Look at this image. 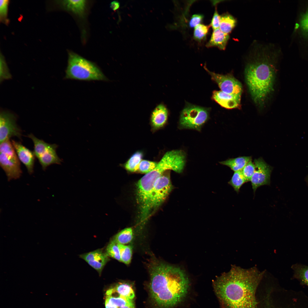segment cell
<instances>
[{
    "mask_svg": "<svg viewBox=\"0 0 308 308\" xmlns=\"http://www.w3.org/2000/svg\"><path fill=\"white\" fill-rule=\"evenodd\" d=\"M9 1L1 0L0 3V19L1 21L5 23H8L7 18Z\"/></svg>",
    "mask_w": 308,
    "mask_h": 308,
    "instance_id": "obj_33",
    "label": "cell"
},
{
    "mask_svg": "<svg viewBox=\"0 0 308 308\" xmlns=\"http://www.w3.org/2000/svg\"><path fill=\"white\" fill-rule=\"evenodd\" d=\"M133 238V230L131 228H125L116 234L113 240L117 244L125 245L130 242Z\"/></svg>",
    "mask_w": 308,
    "mask_h": 308,
    "instance_id": "obj_25",
    "label": "cell"
},
{
    "mask_svg": "<svg viewBox=\"0 0 308 308\" xmlns=\"http://www.w3.org/2000/svg\"><path fill=\"white\" fill-rule=\"evenodd\" d=\"M294 277L308 286V266L296 264L292 265Z\"/></svg>",
    "mask_w": 308,
    "mask_h": 308,
    "instance_id": "obj_23",
    "label": "cell"
},
{
    "mask_svg": "<svg viewBox=\"0 0 308 308\" xmlns=\"http://www.w3.org/2000/svg\"><path fill=\"white\" fill-rule=\"evenodd\" d=\"M204 68L210 75L212 80L215 82L223 92L241 97L242 87L241 83L233 75L228 74L223 75L216 74Z\"/></svg>",
    "mask_w": 308,
    "mask_h": 308,
    "instance_id": "obj_9",
    "label": "cell"
},
{
    "mask_svg": "<svg viewBox=\"0 0 308 308\" xmlns=\"http://www.w3.org/2000/svg\"><path fill=\"white\" fill-rule=\"evenodd\" d=\"M119 308H135L134 303L125 306L119 307Z\"/></svg>",
    "mask_w": 308,
    "mask_h": 308,
    "instance_id": "obj_39",
    "label": "cell"
},
{
    "mask_svg": "<svg viewBox=\"0 0 308 308\" xmlns=\"http://www.w3.org/2000/svg\"><path fill=\"white\" fill-rule=\"evenodd\" d=\"M143 157V152L138 151L134 153L123 164L124 168L128 171L135 172L138 171L139 164Z\"/></svg>",
    "mask_w": 308,
    "mask_h": 308,
    "instance_id": "obj_20",
    "label": "cell"
},
{
    "mask_svg": "<svg viewBox=\"0 0 308 308\" xmlns=\"http://www.w3.org/2000/svg\"><path fill=\"white\" fill-rule=\"evenodd\" d=\"M121 262L126 264L130 263L132 256V248L130 245L118 244Z\"/></svg>",
    "mask_w": 308,
    "mask_h": 308,
    "instance_id": "obj_27",
    "label": "cell"
},
{
    "mask_svg": "<svg viewBox=\"0 0 308 308\" xmlns=\"http://www.w3.org/2000/svg\"><path fill=\"white\" fill-rule=\"evenodd\" d=\"M168 111L163 104L158 105L152 112L150 118L152 129L156 131L163 127L166 124L168 118Z\"/></svg>",
    "mask_w": 308,
    "mask_h": 308,
    "instance_id": "obj_14",
    "label": "cell"
},
{
    "mask_svg": "<svg viewBox=\"0 0 308 308\" xmlns=\"http://www.w3.org/2000/svg\"><path fill=\"white\" fill-rule=\"evenodd\" d=\"M17 117L8 110H2L0 114V143L15 136L21 139V131L16 123Z\"/></svg>",
    "mask_w": 308,
    "mask_h": 308,
    "instance_id": "obj_8",
    "label": "cell"
},
{
    "mask_svg": "<svg viewBox=\"0 0 308 308\" xmlns=\"http://www.w3.org/2000/svg\"><path fill=\"white\" fill-rule=\"evenodd\" d=\"M28 137L31 139L33 142V152L37 158L46 152L52 145V144L47 143L43 140L38 139L32 133L29 134Z\"/></svg>",
    "mask_w": 308,
    "mask_h": 308,
    "instance_id": "obj_21",
    "label": "cell"
},
{
    "mask_svg": "<svg viewBox=\"0 0 308 308\" xmlns=\"http://www.w3.org/2000/svg\"><path fill=\"white\" fill-rule=\"evenodd\" d=\"M58 147V145L55 144H52L49 149L38 158L43 170L52 164H61L62 160L58 157L56 152Z\"/></svg>",
    "mask_w": 308,
    "mask_h": 308,
    "instance_id": "obj_15",
    "label": "cell"
},
{
    "mask_svg": "<svg viewBox=\"0 0 308 308\" xmlns=\"http://www.w3.org/2000/svg\"><path fill=\"white\" fill-rule=\"evenodd\" d=\"M229 38L228 34L223 32L219 28L214 29L206 46L207 47L217 46L221 49L224 50Z\"/></svg>",
    "mask_w": 308,
    "mask_h": 308,
    "instance_id": "obj_16",
    "label": "cell"
},
{
    "mask_svg": "<svg viewBox=\"0 0 308 308\" xmlns=\"http://www.w3.org/2000/svg\"><path fill=\"white\" fill-rule=\"evenodd\" d=\"M105 305L106 308H119L117 307L110 303L106 300H105Z\"/></svg>",
    "mask_w": 308,
    "mask_h": 308,
    "instance_id": "obj_38",
    "label": "cell"
},
{
    "mask_svg": "<svg viewBox=\"0 0 308 308\" xmlns=\"http://www.w3.org/2000/svg\"><path fill=\"white\" fill-rule=\"evenodd\" d=\"M65 79L90 81L108 79L94 63L73 52L69 53Z\"/></svg>",
    "mask_w": 308,
    "mask_h": 308,
    "instance_id": "obj_4",
    "label": "cell"
},
{
    "mask_svg": "<svg viewBox=\"0 0 308 308\" xmlns=\"http://www.w3.org/2000/svg\"><path fill=\"white\" fill-rule=\"evenodd\" d=\"M203 16L200 14H196L193 15L189 22V25L191 27H195L200 24L202 20Z\"/></svg>",
    "mask_w": 308,
    "mask_h": 308,
    "instance_id": "obj_35",
    "label": "cell"
},
{
    "mask_svg": "<svg viewBox=\"0 0 308 308\" xmlns=\"http://www.w3.org/2000/svg\"><path fill=\"white\" fill-rule=\"evenodd\" d=\"M80 257L96 270L100 274L110 260L109 257L101 249L82 254L80 255Z\"/></svg>",
    "mask_w": 308,
    "mask_h": 308,
    "instance_id": "obj_11",
    "label": "cell"
},
{
    "mask_svg": "<svg viewBox=\"0 0 308 308\" xmlns=\"http://www.w3.org/2000/svg\"><path fill=\"white\" fill-rule=\"evenodd\" d=\"M236 20L234 17L229 14L220 16L219 29L223 32L228 34L234 27Z\"/></svg>",
    "mask_w": 308,
    "mask_h": 308,
    "instance_id": "obj_24",
    "label": "cell"
},
{
    "mask_svg": "<svg viewBox=\"0 0 308 308\" xmlns=\"http://www.w3.org/2000/svg\"><path fill=\"white\" fill-rule=\"evenodd\" d=\"M106 294L105 300L118 308L134 303L133 300L127 299L118 293L117 296L114 295L110 289L106 291Z\"/></svg>",
    "mask_w": 308,
    "mask_h": 308,
    "instance_id": "obj_19",
    "label": "cell"
},
{
    "mask_svg": "<svg viewBox=\"0 0 308 308\" xmlns=\"http://www.w3.org/2000/svg\"><path fill=\"white\" fill-rule=\"evenodd\" d=\"M260 52L248 64L245 71L249 92L254 101L258 105L264 103L273 91L275 77L271 54L265 51Z\"/></svg>",
    "mask_w": 308,
    "mask_h": 308,
    "instance_id": "obj_3",
    "label": "cell"
},
{
    "mask_svg": "<svg viewBox=\"0 0 308 308\" xmlns=\"http://www.w3.org/2000/svg\"><path fill=\"white\" fill-rule=\"evenodd\" d=\"M157 163L155 161L142 160L139 164L138 171L146 174L153 170L156 167Z\"/></svg>",
    "mask_w": 308,
    "mask_h": 308,
    "instance_id": "obj_31",
    "label": "cell"
},
{
    "mask_svg": "<svg viewBox=\"0 0 308 308\" xmlns=\"http://www.w3.org/2000/svg\"><path fill=\"white\" fill-rule=\"evenodd\" d=\"M12 75L10 72L4 57L1 54L0 58V81L11 79Z\"/></svg>",
    "mask_w": 308,
    "mask_h": 308,
    "instance_id": "obj_29",
    "label": "cell"
},
{
    "mask_svg": "<svg viewBox=\"0 0 308 308\" xmlns=\"http://www.w3.org/2000/svg\"><path fill=\"white\" fill-rule=\"evenodd\" d=\"M251 160H252L251 157L242 156L230 159L221 162L220 163L228 167L232 170L236 172L242 170L247 163Z\"/></svg>",
    "mask_w": 308,
    "mask_h": 308,
    "instance_id": "obj_18",
    "label": "cell"
},
{
    "mask_svg": "<svg viewBox=\"0 0 308 308\" xmlns=\"http://www.w3.org/2000/svg\"><path fill=\"white\" fill-rule=\"evenodd\" d=\"M209 27L200 24L194 27V37L195 39L200 41L204 39L208 31Z\"/></svg>",
    "mask_w": 308,
    "mask_h": 308,
    "instance_id": "obj_30",
    "label": "cell"
},
{
    "mask_svg": "<svg viewBox=\"0 0 308 308\" xmlns=\"http://www.w3.org/2000/svg\"><path fill=\"white\" fill-rule=\"evenodd\" d=\"M151 297L161 308H170L181 302L189 288V279L179 268L155 262L149 268Z\"/></svg>",
    "mask_w": 308,
    "mask_h": 308,
    "instance_id": "obj_2",
    "label": "cell"
},
{
    "mask_svg": "<svg viewBox=\"0 0 308 308\" xmlns=\"http://www.w3.org/2000/svg\"><path fill=\"white\" fill-rule=\"evenodd\" d=\"M255 169L250 181L254 193L262 186L270 185L272 167L262 158L254 160Z\"/></svg>",
    "mask_w": 308,
    "mask_h": 308,
    "instance_id": "obj_10",
    "label": "cell"
},
{
    "mask_svg": "<svg viewBox=\"0 0 308 308\" xmlns=\"http://www.w3.org/2000/svg\"><path fill=\"white\" fill-rule=\"evenodd\" d=\"M111 7L113 10H115L118 8L119 4L118 2L114 1L111 3Z\"/></svg>",
    "mask_w": 308,
    "mask_h": 308,
    "instance_id": "obj_37",
    "label": "cell"
},
{
    "mask_svg": "<svg viewBox=\"0 0 308 308\" xmlns=\"http://www.w3.org/2000/svg\"><path fill=\"white\" fill-rule=\"evenodd\" d=\"M170 171H166L155 183L151 199V212L164 202L173 188L170 179Z\"/></svg>",
    "mask_w": 308,
    "mask_h": 308,
    "instance_id": "obj_7",
    "label": "cell"
},
{
    "mask_svg": "<svg viewBox=\"0 0 308 308\" xmlns=\"http://www.w3.org/2000/svg\"><path fill=\"white\" fill-rule=\"evenodd\" d=\"M0 165L9 181L18 179L21 175L19 160L9 139L0 143Z\"/></svg>",
    "mask_w": 308,
    "mask_h": 308,
    "instance_id": "obj_5",
    "label": "cell"
},
{
    "mask_svg": "<svg viewBox=\"0 0 308 308\" xmlns=\"http://www.w3.org/2000/svg\"><path fill=\"white\" fill-rule=\"evenodd\" d=\"M113 288L117 293L125 298L133 300L135 297V293L132 287L128 283L119 282Z\"/></svg>",
    "mask_w": 308,
    "mask_h": 308,
    "instance_id": "obj_22",
    "label": "cell"
},
{
    "mask_svg": "<svg viewBox=\"0 0 308 308\" xmlns=\"http://www.w3.org/2000/svg\"><path fill=\"white\" fill-rule=\"evenodd\" d=\"M208 117V112L205 108L189 105L185 108L181 112L180 125L183 128L199 130L207 120Z\"/></svg>",
    "mask_w": 308,
    "mask_h": 308,
    "instance_id": "obj_6",
    "label": "cell"
},
{
    "mask_svg": "<svg viewBox=\"0 0 308 308\" xmlns=\"http://www.w3.org/2000/svg\"><path fill=\"white\" fill-rule=\"evenodd\" d=\"M105 253L109 257L121 262L120 253L118 244L112 240L108 244Z\"/></svg>",
    "mask_w": 308,
    "mask_h": 308,
    "instance_id": "obj_28",
    "label": "cell"
},
{
    "mask_svg": "<svg viewBox=\"0 0 308 308\" xmlns=\"http://www.w3.org/2000/svg\"><path fill=\"white\" fill-rule=\"evenodd\" d=\"M11 142L19 160L25 165L28 173L31 174L34 171L35 157L34 152L20 142L13 140Z\"/></svg>",
    "mask_w": 308,
    "mask_h": 308,
    "instance_id": "obj_12",
    "label": "cell"
},
{
    "mask_svg": "<svg viewBox=\"0 0 308 308\" xmlns=\"http://www.w3.org/2000/svg\"><path fill=\"white\" fill-rule=\"evenodd\" d=\"M264 271L233 266L214 281L215 291L224 308H255V293Z\"/></svg>",
    "mask_w": 308,
    "mask_h": 308,
    "instance_id": "obj_1",
    "label": "cell"
},
{
    "mask_svg": "<svg viewBox=\"0 0 308 308\" xmlns=\"http://www.w3.org/2000/svg\"><path fill=\"white\" fill-rule=\"evenodd\" d=\"M213 99L222 106L228 109L240 108L241 97L225 93L221 91H215Z\"/></svg>",
    "mask_w": 308,
    "mask_h": 308,
    "instance_id": "obj_13",
    "label": "cell"
},
{
    "mask_svg": "<svg viewBox=\"0 0 308 308\" xmlns=\"http://www.w3.org/2000/svg\"><path fill=\"white\" fill-rule=\"evenodd\" d=\"M300 25L302 31L308 36V11L301 16L300 20Z\"/></svg>",
    "mask_w": 308,
    "mask_h": 308,
    "instance_id": "obj_34",
    "label": "cell"
},
{
    "mask_svg": "<svg viewBox=\"0 0 308 308\" xmlns=\"http://www.w3.org/2000/svg\"><path fill=\"white\" fill-rule=\"evenodd\" d=\"M247 182L241 170L234 172L228 183L233 187L236 192L238 193L242 185Z\"/></svg>",
    "mask_w": 308,
    "mask_h": 308,
    "instance_id": "obj_26",
    "label": "cell"
},
{
    "mask_svg": "<svg viewBox=\"0 0 308 308\" xmlns=\"http://www.w3.org/2000/svg\"><path fill=\"white\" fill-rule=\"evenodd\" d=\"M85 0H64L61 4L66 9L70 11L79 15H82L84 13L86 2Z\"/></svg>",
    "mask_w": 308,
    "mask_h": 308,
    "instance_id": "obj_17",
    "label": "cell"
},
{
    "mask_svg": "<svg viewBox=\"0 0 308 308\" xmlns=\"http://www.w3.org/2000/svg\"><path fill=\"white\" fill-rule=\"evenodd\" d=\"M220 16L218 13L216 9L213 15L210 25L214 30L219 28L220 21Z\"/></svg>",
    "mask_w": 308,
    "mask_h": 308,
    "instance_id": "obj_36",
    "label": "cell"
},
{
    "mask_svg": "<svg viewBox=\"0 0 308 308\" xmlns=\"http://www.w3.org/2000/svg\"><path fill=\"white\" fill-rule=\"evenodd\" d=\"M255 164L251 160L241 170L242 174L247 182L250 181L255 172Z\"/></svg>",
    "mask_w": 308,
    "mask_h": 308,
    "instance_id": "obj_32",
    "label": "cell"
}]
</instances>
